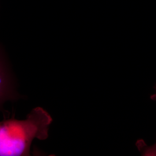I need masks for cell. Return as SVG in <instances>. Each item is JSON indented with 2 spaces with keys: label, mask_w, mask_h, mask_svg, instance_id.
Here are the masks:
<instances>
[{
  "label": "cell",
  "mask_w": 156,
  "mask_h": 156,
  "mask_svg": "<svg viewBox=\"0 0 156 156\" xmlns=\"http://www.w3.org/2000/svg\"><path fill=\"white\" fill-rule=\"evenodd\" d=\"M53 119L41 107H36L24 120L0 121V156H30L34 140H45Z\"/></svg>",
  "instance_id": "cell-1"
},
{
  "label": "cell",
  "mask_w": 156,
  "mask_h": 156,
  "mask_svg": "<svg viewBox=\"0 0 156 156\" xmlns=\"http://www.w3.org/2000/svg\"><path fill=\"white\" fill-rule=\"evenodd\" d=\"M17 98L12 76L0 48V109L8 101Z\"/></svg>",
  "instance_id": "cell-2"
},
{
  "label": "cell",
  "mask_w": 156,
  "mask_h": 156,
  "mask_svg": "<svg viewBox=\"0 0 156 156\" xmlns=\"http://www.w3.org/2000/svg\"><path fill=\"white\" fill-rule=\"evenodd\" d=\"M155 93L151 95V99L156 101V84L154 86ZM136 146L142 155L143 156H156V142L154 145L147 146L142 140H138L136 142Z\"/></svg>",
  "instance_id": "cell-3"
}]
</instances>
